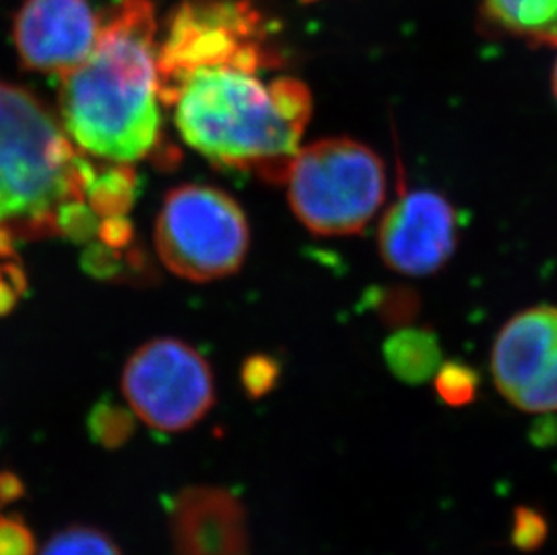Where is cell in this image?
<instances>
[{
	"label": "cell",
	"instance_id": "11",
	"mask_svg": "<svg viewBox=\"0 0 557 555\" xmlns=\"http://www.w3.org/2000/svg\"><path fill=\"white\" fill-rule=\"evenodd\" d=\"M174 555H249L248 518L226 489L195 485L170 505Z\"/></svg>",
	"mask_w": 557,
	"mask_h": 555
},
{
	"label": "cell",
	"instance_id": "16",
	"mask_svg": "<svg viewBox=\"0 0 557 555\" xmlns=\"http://www.w3.org/2000/svg\"><path fill=\"white\" fill-rule=\"evenodd\" d=\"M436 392L449 406H463L473 400L479 386V378L473 368L462 362H442L435 373Z\"/></svg>",
	"mask_w": 557,
	"mask_h": 555
},
{
	"label": "cell",
	"instance_id": "3",
	"mask_svg": "<svg viewBox=\"0 0 557 555\" xmlns=\"http://www.w3.org/2000/svg\"><path fill=\"white\" fill-rule=\"evenodd\" d=\"M158 2L116 0L95 48L63 76V131L92 158L128 164L158 147Z\"/></svg>",
	"mask_w": 557,
	"mask_h": 555
},
{
	"label": "cell",
	"instance_id": "10",
	"mask_svg": "<svg viewBox=\"0 0 557 555\" xmlns=\"http://www.w3.org/2000/svg\"><path fill=\"white\" fill-rule=\"evenodd\" d=\"M100 27L89 0H27L16 13L13 40L27 69L65 76L95 48Z\"/></svg>",
	"mask_w": 557,
	"mask_h": 555
},
{
	"label": "cell",
	"instance_id": "14",
	"mask_svg": "<svg viewBox=\"0 0 557 555\" xmlns=\"http://www.w3.org/2000/svg\"><path fill=\"white\" fill-rule=\"evenodd\" d=\"M40 555H123L116 541L90 525H71L44 545Z\"/></svg>",
	"mask_w": 557,
	"mask_h": 555
},
{
	"label": "cell",
	"instance_id": "18",
	"mask_svg": "<svg viewBox=\"0 0 557 555\" xmlns=\"http://www.w3.org/2000/svg\"><path fill=\"white\" fill-rule=\"evenodd\" d=\"M512 535H515L516 545L520 546L521 551H534L542 545L547 535V523L534 510L518 508Z\"/></svg>",
	"mask_w": 557,
	"mask_h": 555
},
{
	"label": "cell",
	"instance_id": "2",
	"mask_svg": "<svg viewBox=\"0 0 557 555\" xmlns=\"http://www.w3.org/2000/svg\"><path fill=\"white\" fill-rule=\"evenodd\" d=\"M258 73L235 63L183 69L159 76V98L172 107L186 145L211 163L284 184L312 115V95L300 79L268 84Z\"/></svg>",
	"mask_w": 557,
	"mask_h": 555
},
{
	"label": "cell",
	"instance_id": "12",
	"mask_svg": "<svg viewBox=\"0 0 557 555\" xmlns=\"http://www.w3.org/2000/svg\"><path fill=\"white\" fill-rule=\"evenodd\" d=\"M485 21L534 46H557V0H485Z\"/></svg>",
	"mask_w": 557,
	"mask_h": 555
},
{
	"label": "cell",
	"instance_id": "6",
	"mask_svg": "<svg viewBox=\"0 0 557 555\" xmlns=\"http://www.w3.org/2000/svg\"><path fill=\"white\" fill-rule=\"evenodd\" d=\"M268 27L251 0H185L170 16L159 44V76L211 63L274 67Z\"/></svg>",
	"mask_w": 557,
	"mask_h": 555
},
{
	"label": "cell",
	"instance_id": "9",
	"mask_svg": "<svg viewBox=\"0 0 557 555\" xmlns=\"http://www.w3.org/2000/svg\"><path fill=\"white\" fill-rule=\"evenodd\" d=\"M458 215L436 192H405L379 224V255L386 268L405 276L441 271L457 249Z\"/></svg>",
	"mask_w": 557,
	"mask_h": 555
},
{
	"label": "cell",
	"instance_id": "20",
	"mask_svg": "<svg viewBox=\"0 0 557 555\" xmlns=\"http://www.w3.org/2000/svg\"><path fill=\"white\" fill-rule=\"evenodd\" d=\"M24 494L21 478L13 472H0V505L13 503Z\"/></svg>",
	"mask_w": 557,
	"mask_h": 555
},
{
	"label": "cell",
	"instance_id": "5",
	"mask_svg": "<svg viewBox=\"0 0 557 555\" xmlns=\"http://www.w3.org/2000/svg\"><path fill=\"white\" fill-rule=\"evenodd\" d=\"M164 266L191 282L237 273L249 249V224L237 200L210 186H181L166 195L156 224Z\"/></svg>",
	"mask_w": 557,
	"mask_h": 555
},
{
	"label": "cell",
	"instance_id": "8",
	"mask_svg": "<svg viewBox=\"0 0 557 555\" xmlns=\"http://www.w3.org/2000/svg\"><path fill=\"white\" fill-rule=\"evenodd\" d=\"M496 388L531 414L557 409V307L540 305L510 318L493 345Z\"/></svg>",
	"mask_w": 557,
	"mask_h": 555
},
{
	"label": "cell",
	"instance_id": "17",
	"mask_svg": "<svg viewBox=\"0 0 557 555\" xmlns=\"http://www.w3.org/2000/svg\"><path fill=\"white\" fill-rule=\"evenodd\" d=\"M0 555H37V541L24 519L0 516Z\"/></svg>",
	"mask_w": 557,
	"mask_h": 555
},
{
	"label": "cell",
	"instance_id": "7",
	"mask_svg": "<svg viewBox=\"0 0 557 555\" xmlns=\"http://www.w3.org/2000/svg\"><path fill=\"white\" fill-rule=\"evenodd\" d=\"M122 388L132 414L161 433H181L205 419L215 403L210 365L172 337L148 341L132 354Z\"/></svg>",
	"mask_w": 557,
	"mask_h": 555
},
{
	"label": "cell",
	"instance_id": "1",
	"mask_svg": "<svg viewBox=\"0 0 557 555\" xmlns=\"http://www.w3.org/2000/svg\"><path fill=\"white\" fill-rule=\"evenodd\" d=\"M98 177L53 114L27 90L0 79V312L24 288L18 242L101 233Z\"/></svg>",
	"mask_w": 557,
	"mask_h": 555
},
{
	"label": "cell",
	"instance_id": "21",
	"mask_svg": "<svg viewBox=\"0 0 557 555\" xmlns=\"http://www.w3.org/2000/svg\"><path fill=\"white\" fill-rule=\"evenodd\" d=\"M553 90H554V96H556V100H557V62H556V65H554Z\"/></svg>",
	"mask_w": 557,
	"mask_h": 555
},
{
	"label": "cell",
	"instance_id": "13",
	"mask_svg": "<svg viewBox=\"0 0 557 555\" xmlns=\"http://www.w3.org/2000/svg\"><path fill=\"white\" fill-rule=\"evenodd\" d=\"M384 359L395 378L408 384L426 383L442 367V350L430 329H403L384 345Z\"/></svg>",
	"mask_w": 557,
	"mask_h": 555
},
{
	"label": "cell",
	"instance_id": "19",
	"mask_svg": "<svg viewBox=\"0 0 557 555\" xmlns=\"http://www.w3.org/2000/svg\"><path fill=\"white\" fill-rule=\"evenodd\" d=\"M278 378L274 362L263 357H255L244 367V386L252 397H260L263 393L273 388L274 381Z\"/></svg>",
	"mask_w": 557,
	"mask_h": 555
},
{
	"label": "cell",
	"instance_id": "4",
	"mask_svg": "<svg viewBox=\"0 0 557 555\" xmlns=\"http://www.w3.org/2000/svg\"><path fill=\"white\" fill-rule=\"evenodd\" d=\"M296 219L321 236L361 233L386 199V168L372 148L326 137L300 148L285 183Z\"/></svg>",
	"mask_w": 557,
	"mask_h": 555
},
{
	"label": "cell",
	"instance_id": "15",
	"mask_svg": "<svg viewBox=\"0 0 557 555\" xmlns=\"http://www.w3.org/2000/svg\"><path fill=\"white\" fill-rule=\"evenodd\" d=\"M89 433L96 444L106 449H120L131 441L136 430V422L131 411L112 403H100L92 409L87 422Z\"/></svg>",
	"mask_w": 557,
	"mask_h": 555
}]
</instances>
